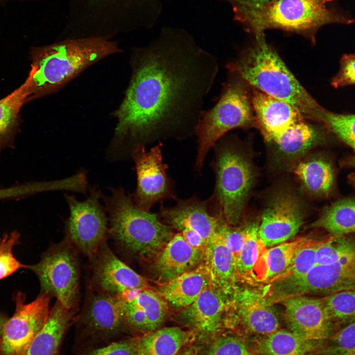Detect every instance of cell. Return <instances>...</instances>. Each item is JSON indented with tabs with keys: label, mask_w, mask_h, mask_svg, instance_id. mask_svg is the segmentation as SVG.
Listing matches in <instances>:
<instances>
[{
	"label": "cell",
	"mask_w": 355,
	"mask_h": 355,
	"mask_svg": "<svg viewBox=\"0 0 355 355\" xmlns=\"http://www.w3.org/2000/svg\"><path fill=\"white\" fill-rule=\"evenodd\" d=\"M320 122L343 142L355 149V114H339L325 109Z\"/></svg>",
	"instance_id": "cell-36"
},
{
	"label": "cell",
	"mask_w": 355,
	"mask_h": 355,
	"mask_svg": "<svg viewBox=\"0 0 355 355\" xmlns=\"http://www.w3.org/2000/svg\"><path fill=\"white\" fill-rule=\"evenodd\" d=\"M273 305L263 287L239 286L231 299L230 309L249 330L266 335L280 326Z\"/></svg>",
	"instance_id": "cell-17"
},
{
	"label": "cell",
	"mask_w": 355,
	"mask_h": 355,
	"mask_svg": "<svg viewBox=\"0 0 355 355\" xmlns=\"http://www.w3.org/2000/svg\"><path fill=\"white\" fill-rule=\"evenodd\" d=\"M204 251L191 246L181 233L172 237L157 255L154 270L160 281L166 283L203 263Z\"/></svg>",
	"instance_id": "cell-22"
},
{
	"label": "cell",
	"mask_w": 355,
	"mask_h": 355,
	"mask_svg": "<svg viewBox=\"0 0 355 355\" xmlns=\"http://www.w3.org/2000/svg\"><path fill=\"white\" fill-rule=\"evenodd\" d=\"M50 295L41 292L26 304L25 294L19 291L14 296L15 310L7 319L0 340V355H27L34 338L45 323Z\"/></svg>",
	"instance_id": "cell-11"
},
{
	"label": "cell",
	"mask_w": 355,
	"mask_h": 355,
	"mask_svg": "<svg viewBox=\"0 0 355 355\" xmlns=\"http://www.w3.org/2000/svg\"><path fill=\"white\" fill-rule=\"evenodd\" d=\"M320 342L305 340L292 331L278 329L261 338L257 349L261 355H316Z\"/></svg>",
	"instance_id": "cell-29"
},
{
	"label": "cell",
	"mask_w": 355,
	"mask_h": 355,
	"mask_svg": "<svg viewBox=\"0 0 355 355\" xmlns=\"http://www.w3.org/2000/svg\"><path fill=\"white\" fill-rule=\"evenodd\" d=\"M346 162L349 165L355 168V155L349 158Z\"/></svg>",
	"instance_id": "cell-45"
},
{
	"label": "cell",
	"mask_w": 355,
	"mask_h": 355,
	"mask_svg": "<svg viewBox=\"0 0 355 355\" xmlns=\"http://www.w3.org/2000/svg\"><path fill=\"white\" fill-rule=\"evenodd\" d=\"M320 298L327 315L339 329L355 321V290L337 291Z\"/></svg>",
	"instance_id": "cell-34"
},
{
	"label": "cell",
	"mask_w": 355,
	"mask_h": 355,
	"mask_svg": "<svg viewBox=\"0 0 355 355\" xmlns=\"http://www.w3.org/2000/svg\"><path fill=\"white\" fill-rule=\"evenodd\" d=\"M259 224L253 222L245 226L246 241L236 258L237 276L239 283L253 285L257 282L254 273V266L258 252Z\"/></svg>",
	"instance_id": "cell-33"
},
{
	"label": "cell",
	"mask_w": 355,
	"mask_h": 355,
	"mask_svg": "<svg viewBox=\"0 0 355 355\" xmlns=\"http://www.w3.org/2000/svg\"><path fill=\"white\" fill-rule=\"evenodd\" d=\"M132 155L135 164L137 186L133 200L141 209L149 212L156 203L175 197L163 163L161 144L145 150L142 144L133 147Z\"/></svg>",
	"instance_id": "cell-13"
},
{
	"label": "cell",
	"mask_w": 355,
	"mask_h": 355,
	"mask_svg": "<svg viewBox=\"0 0 355 355\" xmlns=\"http://www.w3.org/2000/svg\"><path fill=\"white\" fill-rule=\"evenodd\" d=\"M312 226L332 237L355 234V199L345 198L327 207Z\"/></svg>",
	"instance_id": "cell-30"
},
{
	"label": "cell",
	"mask_w": 355,
	"mask_h": 355,
	"mask_svg": "<svg viewBox=\"0 0 355 355\" xmlns=\"http://www.w3.org/2000/svg\"><path fill=\"white\" fill-rule=\"evenodd\" d=\"M131 60L111 148L195 133L218 71L216 57L184 30L165 27L148 44L135 48Z\"/></svg>",
	"instance_id": "cell-1"
},
{
	"label": "cell",
	"mask_w": 355,
	"mask_h": 355,
	"mask_svg": "<svg viewBox=\"0 0 355 355\" xmlns=\"http://www.w3.org/2000/svg\"><path fill=\"white\" fill-rule=\"evenodd\" d=\"M349 179L350 180V182L351 183V184L354 187V188L355 189V174H351L349 177Z\"/></svg>",
	"instance_id": "cell-46"
},
{
	"label": "cell",
	"mask_w": 355,
	"mask_h": 355,
	"mask_svg": "<svg viewBox=\"0 0 355 355\" xmlns=\"http://www.w3.org/2000/svg\"><path fill=\"white\" fill-rule=\"evenodd\" d=\"M231 301L210 284L193 303L183 309L181 317L186 323L198 331L213 333L221 328Z\"/></svg>",
	"instance_id": "cell-20"
},
{
	"label": "cell",
	"mask_w": 355,
	"mask_h": 355,
	"mask_svg": "<svg viewBox=\"0 0 355 355\" xmlns=\"http://www.w3.org/2000/svg\"><path fill=\"white\" fill-rule=\"evenodd\" d=\"M73 317L58 300L52 307L47 320L33 341L27 355H59L63 338Z\"/></svg>",
	"instance_id": "cell-26"
},
{
	"label": "cell",
	"mask_w": 355,
	"mask_h": 355,
	"mask_svg": "<svg viewBox=\"0 0 355 355\" xmlns=\"http://www.w3.org/2000/svg\"><path fill=\"white\" fill-rule=\"evenodd\" d=\"M251 87L235 73L228 71L220 97L211 108L202 113L196 127L198 149L195 166L200 170L208 152L227 132L256 126L251 103Z\"/></svg>",
	"instance_id": "cell-6"
},
{
	"label": "cell",
	"mask_w": 355,
	"mask_h": 355,
	"mask_svg": "<svg viewBox=\"0 0 355 355\" xmlns=\"http://www.w3.org/2000/svg\"><path fill=\"white\" fill-rule=\"evenodd\" d=\"M216 149L215 162L216 194L226 222L240 221L256 178L248 154L229 142Z\"/></svg>",
	"instance_id": "cell-7"
},
{
	"label": "cell",
	"mask_w": 355,
	"mask_h": 355,
	"mask_svg": "<svg viewBox=\"0 0 355 355\" xmlns=\"http://www.w3.org/2000/svg\"><path fill=\"white\" fill-rule=\"evenodd\" d=\"M338 72L332 78L334 88L355 84V54H344L341 58Z\"/></svg>",
	"instance_id": "cell-40"
},
{
	"label": "cell",
	"mask_w": 355,
	"mask_h": 355,
	"mask_svg": "<svg viewBox=\"0 0 355 355\" xmlns=\"http://www.w3.org/2000/svg\"><path fill=\"white\" fill-rule=\"evenodd\" d=\"M124 300L119 295L99 292L88 300L81 316L83 331L92 339L114 336L125 320Z\"/></svg>",
	"instance_id": "cell-16"
},
{
	"label": "cell",
	"mask_w": 355,
	"mask_h": 355,
	"mask_svg": "<svg viewBox=\"0 0 355 355\" xmlns=\"http://www.w3.org/2000/svg\"><path fill=\"white\" fill-rule=\"evenodd\" d=\"M312 268L317 279L319 295L355 290V234L321 240Z\"/></svg>",
	"instance_id": "cell-8"
},
{
	"label": "cell",
	"mask_w": 355,
	"mask_h": 355,
	"mask_svg": "<svg viewBox=\"0 0 355 355\" xmlns=\"http://www.w3.org/2000/svg\"><path fill=\"white\" fill-rule=\"evenodd\" d=\"M281 302L291 331L305 340L321 342L339 329L327 315L320 297L299 296Z\"/></svg>",
	"instance_id": "cell-14"
},
{
	"label": "cell",
	"mask_w": 355,
	"mask_h": 355,
	"mask_svg": "<svg viewBox=\"0 0 355 355\" xmlns=\"http://www.w3.org/2000/svg\"><path fill=\"white\" fill-rule=\"evenodd\" d=\"M192 336L177 327L154 330L136 339L138 355H177Z\"/></svg>",
	"instance_id": "cell-28"
},
{
	"label": "cell",
	"mask_w": 355,
	"mask_h": 355,
	"mask_svg": "<svg viewBox=\"0 0 355 355\" xmlns=\"http://www.w3.org/2000/svg\"><path fill=\"white\" fill-rule=\"evenodd\" d=\"M211 284L204 263L196 268L162 283L158 292L167 304L177 309L191 305Z\"/></svg>",
	"instance_id": "cell-25"
},
{
	"label": "cell",
	"mask_w": 355,
	"mask_h": 355,
	"mask_svg": "<svg viewBox=\"0 0 355 355\" xmlns=\"http://www.w3.org/2000/svg\"><path fill=\"white\" fill-rule=\"evenodd\" d=\"M305 119L297 122L278 135L271 142L276 158L282 164L294 165L320 140L319 130Z\"/></svg>",
	"instance_id": "cell-23"
},
{
	"label": "cell",
	"mask_w": 355,
	"mask_h": 355,
	"mask_svg": "<svg viewBox=\"0 0 355 355\" xmlns=\"http://www.w3.org/2000/svg\"><path fill=\"white\" fill-rule=\"evenodd\" d=\"M206 355H251L245 344L231 336L217 338L210 346Z\"/></svg>",
	"instance_id": "cell-39"
},
{
	"label": "cell",
	"mask_w": 355,
	"mask_h": 355,
	"mask_svg": "<svg viewBox=\"0 0 355 355\" xmlns=\"http://www.w3.org/2000/svg\"><path fill=\"white\" fill-rule=\"evenodd\" d=\"M336 0H271L260 3H233L234 19L255 36L278 29L297 33L315 42L321 26L330 23L350 24L355 19L326 3Z\"/></svg>",
	"instance_id": "cell-4"
},
{
	"label": "cell",
	"mask_w": 355,
	"mask_h": 355,
	"mask_svg": "<svg viewBox=\"0 0 355 355\" xmlns=\"http://www.w3.org/2000/svg\"><path fill=\"white\" fill-rule=\"evenodd\" d=\"M231 2V4L235 3H260L267 2L271 0H227Z\"/></svg>",
	"instance_id": "cell-43"
},
{
	"label": "cell",
	"mask_w": 355,
	"mask_h": 355,
	"mask_svg": "<svg viewBox=\"0 0 355 355\" xmlns=\"http://www.w3.org/2000/svg\"><path fill=\"white\" fill-rule=\"evenodd\" d=\"M305 207L294 190L283 187L268 200L259 225L258 238L266 247L282 243L294 237L303 223Z\"/></svg>",
	"instance_id": "cell-12"
},
{
	"label": "cell",
	"mask_w": 355,
	"mask_h": 355,
	"mask_svg": "<svg viewBox=\"0 0 355 355\" xmlns=\"http://www.w3.org/2000/svg\"><path fill=\"white\" fill-rule=\"evenodd\" d=\"M120 52L116 43L101 36L32 48L31 70L23 83L27 103L52 93L91 65Z\"/></svg>",
	"instance_id": "cell-2"
},
{
	"label": "cell",
	"mask_w": 355,
	"mask_h": 355,
	"mask_svg": "<svg viewBox=\"0 0 355 355\" xmlns=\"http://www.w3.org/2000/svg\"><path fill=\"white\" fill-rule=\"evenodd\" d=\"M254 43L226 67L250 87L286 102L308 120L320 122L325 109L298 81L276 51L266 42L264 34L255 36Z\"/></svg>",
	"instance_id": "cell-3"
},
{
	"label": "cell",
	"mask_w": 355,
	"mask_h": 355,
	"mask_svg": "<svg viewBox=\"0 0 355 355\" xmlns=\"http://www.w3.org/2000/svg\"><path fill=\"white\" fill-rule=\"evenodd\" d=\"M203 263L209 274L211 284L231 299L239 286L236 259L219 230L208 243Z\"/></svg>",
	"instance_id": "cell-21"
},
{
	"label": "cell",
	"mask_w": 355,
	"mask_h": 355,
	"mask_svg": "<svg viewBox=\"0 0 355 355\" xmlns=\"http://www.w3.org/2000/svg\"><path fill=\"white\" fill-rule=\"evenodd\" d=\"M293 172L304 189L316 196H327L334 182V173L330 162L320 156L303 158L293 166Z\"/></svg>",
	"instance_id": "cell-27"
},
{
	"label": "cell",
	"mask_w": 355,
	"mask_h": 355,
	"mask_svg": "<svg viewBox=\"0 0 355 355\" xmlns=\"http://www.w3.org/2000/svg\"><path fill=\"white\" fill-rule=\"evenodd\" d=\"M78 355H138L136 339L114 342Z\"/></svg>",
	"instance_id": "cell-41"
},
{
	"label": "cell",
	"mask_w": 355,
	"mask_h": 355,
	"mask_svg": "<svg viewBox=\"0 0 355 355\" xmlns=\"http://www.w3.org/2000/svg\"><path fill=\"white\" fill-rule=\"evenodd\" d=\"M9 318L3 312L0 311V340L3 326Z\"/></svg>",
	"instance_id": "cell-44"
},
{
	"label": "cell",
	"mask_w": 355,
	"mask_h": 355,
	"mask_svg": "<svg viewBox=\"0 0 355 355\" xmlns=\"http://www.w3.org/2000/svg\"><path fill=\"white\" fill-rule=\"evenodd\" d=\"M20 233L14 231L0 237V280L5 278L20 268L28 265L19 262L13 255V247L19 243Z\"/></svg>",
	"instance_id": "cell-37"
},
{
	"label": "cell",
	"mask_w": 355,
	"mask_h": 355,
	"mask_svg": "<svg viewBox=\"0 0 355 355\" xmlns=\"http://www.w3.org/2000/svg\"><path fill=\"white\" fill-rule=\"evenodd\" d=\"M110 191L102 198L113 237L134 253L157 256L173 236L172 227L162 223L156 214L137 207L122 188Z\"/></svg>",
	"instance_id": "cell-5"
},
{
	"label": "cell",
	"mask_w": 355,
	"mask_h": 355,
	"mask_svg": "<svg viewBox=\"0 0 355 355\" xmlns=\"http://www.w3.org/2000/svg\"><path fill=\"white\" fill-rule=\"evenodd\" d=\"M219 232L236 259L246 241L245 227L233 228L222 221L219 228Z\"/></svg>",
	"instance_id": "cell-42"
},
{
	"label": "cell",
	"mask_w": 355,
	"mask_h": 355,
	"mask_svg": "<svg viewBox=\"0 0 355 355\" xmlns=\"http://www.w3.org/2000/svg\"></svg>",
	"instance_id": "cell-47"
},
{
	"label": "cell",
	"mask_w": 355,
	"mask_h": 355,
	"mask_svg": "<svg viewBox=\"0 0 355 355\" xmlns=\"http://www.w3.org/2000/svg\"><path fill=\"white\" fill-rule=\"evenodd\" d=\"M316 355H355V321L320 342Z\"/></svg>",
	"instance_id": "cell-35"
},
{
	"label": "cell",
	"mask_w": 355,
	"mask_h": 355,
	"mask_svg": "<svg viewBox=\"0 0 355 355\" xmlns=\"http://www.w3.org/2000/svg\"><path fill=\"white\" fill-rule=\"evenodd\" d=\"M102 195L95 187L84 201L68 194L65 197L70 210L66 224L68 239L78 249L92 258L105 241L107 218L100 202Z\"/></svg>",
	"instance_id": "cell-10"
},
{
	"label": "cell",
	"mask_w": 355,
	"mask_h": 355,
	"mask_svg": "<svg viewBox=\"0 0 355 355\" xmlns=\"http://www.w3.org/2000/svg\"><path fill=\"white\" fill-rule=\"evenodd\" d=\"M209 202L196 198L182 200L172 207H162L161 215L171 226L199 234L207 243L218 231L222 220L209 212Z\"/></svg>",
	"instance_id": "cell-18"
},
{
	"label": "cell",
	"mask_w": 355,
	"mask_h": 355,
	"mask_svg": "<svg viewBox=\"0 0 355 355\" xmlns=\"http://www.w3.org/2000/svg\"><path fill=\"white\" fill-rule=\"evenodd\" d=\"M256 126L269 143L294 123L306 119L290 104L251 87Z\"/></svg>",
	"instance_id": "cell-19"
},
{
	"label": "cell",
	"mask_w": 355,
	"mask_h": 355,
	"mask_svg": "<svg viewBox=\"0 0 355 355\" xmlns=\"http://www.w3.org/2000/svg\"><path fill=\"white\" fill-rule=\"evenodd\" d=\"M312 239L302 237L267 248L259 239L258 252L254 266L257 282L268 283L280 276L290 265L297 252Z\"/></svg>",
	"instance_id": "cell-24"
},
{
	"label": "cell",
	"mask_w": 355,
	"mask_h": 355,
	"mask_svg": "<svg viewBox=\"0 0 355 355\" xmlns=\"http://www.w3.org/2000/svg\"><path fill=\"white\" fill-rule=\"evenodd\" d=\"M38 277L41 292L55 296L62 304L71 309L78 286V261L73 249L65 243L55 246L43 253L37 263L28 265Z\"/></svg>",
	"instance_id": "cell-9"
},
{
	"label": "cell",
	"mask_w": 355,
	"mask_h": 355,
	"mask_svg": "<svg viewBox=\"0 0 355 355\" xmlns=\"http://www.w3.org/2000/svg\"><path fill=\"white\" fill-rule=\"evenodd\" d=\"M121 297L140 308L145 314L148 330L155 329L163 322L168 312V304L156 291L149 288L129 291Z\"/></svg>",
	"instance_id": "cell-32"
},
{
	"label": "cell",
	"mask_w": 355,
	"mask_h": 355,
	"mask_svg": "<svg viewBox=\"0 0 355 355\" xmlns=\"http://www.w3.org/2000/svg\"><path fill=\"white\" fill-rule=\"evenodd\" d=\"M26 100L24 83L0 100V154L4 149L14 145V138L20 130V110Z\"/></svg>",
	"instance_id": "cell-31"
},
{
	"label": "cell",
	"mask_w": 355,
	"mask_h": 355,
	"mask_svg": "<svg viewBox=\"0 0 355 355\" xmlns=\"http://www.w3.org/2000/svg\"><path fill=\"white\" fill-rule=\"evenodd\" d=\"M321 240L312 239L297 252L287 269L272 282L287 277L302 275L308 272L315 265L316 250Z\"/></svg>",
	"instance_id": "cell-38"
},
{
	"label": "cell",
	"mask_w": 355,
	"mask_h": 355,
	"mask_svg": "<svg viewBox=\"0 0 355 355\" xmlns=\"http://www.w3.org/2000/svg\"><path fill=\"white\" fill-rule=\"evenodd\" d=\"M91 258L93 282L99 292L121 296L130 290L148 288L146 279L119 259L105 241Z\"/></svg>",
	"instance_id": "cell-15"
}]
</instances>
